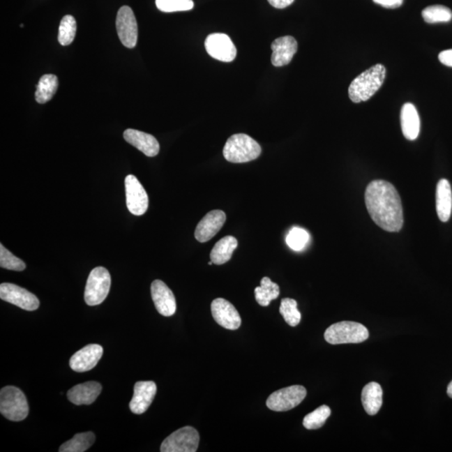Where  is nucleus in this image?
Here are the masks:
<instances>
[{
  "mask_svg": "<svg viewBox=\"0 0 452 452\" xmlns=\"http://www.w3.org/2000/svg\"><path fill=\"white\" fill-rule=\"evenodd\" d=\"M123 137L128 144L135 146L146 156L155 157L160 149L158 140L151 134L130 128L126 130Z\"/></svg>",
  "mask_w": 452,
  "mask_h": 452,
  "instance_id": "nucleus-19",
  "label": "nucleus"
},
{
  "mask_svg": "<svg viewBox=\"0 0 452 452\" xmlns=\"http://www.w3.org/2000/svg\"><path fill=\"white\" fill-rule=\"evenodd\" d=\"M280 313L288 325L296 326L300 324L301 312L297 309V303L294 299H283L280 301Z\"/></svg>",
  "mask_w": 452,
  "mask_h": 452,
  "instance_id": "nucleus-31",
  "label": "nucleus"
},
{
  "mask_svg": "<svg viewBox=\"0 0 452 452\" xmlns=\"http://www.w3.org/2000/svg\"><path fill=\"white\" fill-rule=\"evenodd\" d=\"M331 414L328 405H322L303 419V426L308 430H317L325 424Z\"/></svg>",
  "mask_w": 452,
  "mask_h": 452,
  "instance_id": "nucleus-30",
  "label": "nucleus"
},
{
  "mask_svg": "<svg viewBox=\"0 0 452 452\" xmlns=\"http://www.w3.org/2000/svg\"><path fill=\"white\" fill-rule=\"evenodd\" d=\"M366 204L375 223L389 232H398L404 224L399 193L392 183L375 180L366 188Z\"/></svg>",
  "mask_w": 452,
  "mask_h": 452,
  "instance_id": "nucleus-1",
  "label": "nucleus"
},
{
  "mask_svg": "<svg viewBox=\"0 0 452 452\" xmlns=\"http://www.w3.org/2000/svg\"><path fill=\"white\" fill-rule=\"evenodd\" d=\"M238 241L234 236H225L218 241L211 253V259L216 265H223L232 257L237 248Z\"/></svg>",
  "mask_w": 452,
  "mask_h": 452,
  "instance_id": "nucleus-24",
  "label": "nucleus"
},
{
  "mask_svg": "<svg viewBox=\"0 0 452 452\" xmlns=\"http://www.w3.org/2000/svg\"><path fill=\"white\" fill-rule=\"evenodd\" d=\"M212 264H213V263L212 262V261H211V262H208V265H209V266H211V265H212Z\"/></svg>",
  "mask_w": 452,
  "mask_h": 452,
  "instance_id": "nucleus-39",
  "label": "nucleus"
},
{
  "mask_svg": "<svg viewBox=\"0 0 452 452\" xmlns=\"http://www.w3.org/2000/svg\"><path fill=\"white\" fill-rule=\"evenodd\" d=\"M0 412L8 420L24 421L29 414L27 397L19 388L6 386L0 391Z\"/></svg>",
  "mask_w": 452,
  "mask_h": 452,
  "instance_id": "nucleus-5",
  "label": "nucleus"
},
{
  "mask_svg": "<svg viewBox=\"0 0 452 452\" xmlns=\"http://www.w3.org/2000/svg\"><path fill=\"white\" fill-rule=\"evenodd\" d=\"M439 60L443 65L452 67V49L444 50L439 53Z\"/></svg>",
  "mask_w": 452,
  "mask_h": 452,
  "instance_id": "nucleus-36",
  "label": "nucleus"
},
{
  "mask_svg": "<svg viewBox=\"0 0 452 452\" xmlns=\"http://www.w3.org/2000/svg\"><path fill=\"white\" fill-rule=\"evenodd\" d=\"M372 1L387 8H397L403 3V0H372Z\"/></svg>",
  "mask_w": 452,
  "mask_h": 452,
  "instance_id": "nucleus-35",
  "label": "nucleus"
},
{
  "mask_svg": "<svg viewBox=\"0 0 452 452\" xmlns=\"http://www.w3.org/2000/svg\"><path fill=\"white\" fill-rule=\"evenodd\" d=\"M96 437L93 432L88 431L75 435L73 439L67 441L59 448L60 452H84L93 445Z\"/></svg>",
  "mask_w": 452,
  "mask_h": 452,
  "instance_id": "nucleus-27",
  "label": "nucleus"
},
{
  "mask_svg": "<svg viewBox=\"0 0 452 452\" xmlns=\"http://www.w3.org/2000/svg\"><path fill=\"white\" fill-rule=\"evenodd\" d=\"M447 395L449 396V397H451V399H452V381H451V382L449 384V385H448V387H447Z\"/></svg>",
  "mask_w": 452,
  "mask_h": 452,
  "instance_id": "nucleus-38",
  "label": "nucleus"
},
{
  "mask_svg": "<svg viewBox=\"0 0 452 452\" xmlns=\"http://www.w3.org/2000/svg\"><path fill=\"white\" fill-rule=\"evenodd\" d=\"M111 282V275L106 268L102 266L94 268L88 276L86 285V303L89 306L102 303L107 299L110 291Z\"/></svg>",
  "mask_w": 452,
  "mask_h": 452,
  "instance_id": "nucleus-6",
  "label": "nucleus"
},
{
  "mask_svg": "<svg viewBox=\"0 0 452 452\" xmlns=\"http://www.w3.org/2000/svg\"><path fill=\"white\" fill-rule=\"evenodd\" d=\"M268 2L276 8H285L291 6L294 0H268Z\"/></svg>",
  "mask_w": 452,
  "mask_h": 452,
  "instance_id": "nucleus-37",
  "label": "nucleus"
},
{
  "mask_svg": "<svg viewBox=\"0 0 452 452\" xmlns=\"http://www.w3.org/2000/svg\"><path fill=\"white\" fill-rule=\"evenodd\" d=\"M309 239V234L304 229L294 227L289 232L286 241L291 249L300 251L307 246Z\"/></svg>",
  "mask_w": 452,
  "mask_h": 452,
  "instance_id": "nucleus-33",
  "label": "nucleus"
},
{
  "mask_svg": "<svg viewBox=\"0 0 452 452\" xmlns=\"http://www.w3.org/2000/svg\"><path fill=\"white\" fill-rule=\"evenodd\" d=\"M103 354V347L99 345H89L82 347L70 359V368L75 372H83L96 367Z\"/></svg>",
  "mask_w": 452,
  "mask_h": 452,
  "instance_id": "nucleus-16",
  "label": "nucleus"
},
{
  "mask_svg": "<svg viewBox=\"0 0 452 452\" xmlns=\"http://www.w3.org/2000/svg\"><path fill=\"white\" fill-rule=\"evenodd\" d=\"M386 75V69L382 64H377L363 71L350 84L349 96L352 102H366L380 89Z\"/></svg>",
  "mask_w": 452,
  "mask_h": 452,
  "instance_id": "nucleus-2",
  "label": "nucleus"
},
{
  "mask_svg": "<svg viewBox=\"0 0 452 452\" xmlns=\"http://www.w3.org/2000/svg\"><path fill=\"white\" fill-rule=\"evenodd\" d=\"M199 435L194 427L186 426L174 431L163 442L162 452H195L198 450Z\"/></svg>",
  "mask_w": 452,
  "mask_h": 452,
  "instance_id": "nucleus-7",
  "label": "nucleus"
},
{
  "mask_svg": "<svg viewBox=\"0 0 452 452\" xmlns=\"http://www.w3.org/2000/svg\"><path fill=\"white\" fill-rule=\"evenodd\" d=\"M423 19L426 23H446L452 19V12L449 8L442 6H433L422 11Z\"/></svg>",
  "mask_w": 452,
  "mask_h": 452,
  "instance_id": "nucleus-28",
  "label": "nucleus"
},
{
  "mask_svg": "<svg viewBox=\"0 0 452 452\" xmlns=\"http://www.w3.org/2000/svg\"><path fill=\"white\" fill-rule=\"evenodd\" d=\"M370 337L366 326L359 322L343 321L331 325L326 329L324 338L330 345L363 342Z\"/></svg>",
  "mask_w": 452,
  "mask_h": 452,
  "instance_id": "nucleus-4",
  "label": "nucleus"
},
{
  "mask_svg": "<svg viewBox=\"0 0 452 452\" xmlns=\"http://www.w3.org/2000/svg\"><path fill=\"white\" fill-rule=\"evenodd\" d=\"M452 209V191L448 180H439L437 188V211L439 220H449Z\"/></svg>",
  "mask_w": 452,
  "mask_h": 452,
  "instance_id": "nucleus-22",
  "label": "nucleus"
},
{
  "mask_svg": "<svg viewBox=\"0 0 452 452\" xmlns=\"http://www.w3.org/2000/svg\"><path fill=\"white\" fill-rule=\"evenodd\" d=\"M280 295V287L269 278H263L261 287L255 289V296L259 305L267 307L272 300L278 299Z\"/></svg>",
  "mask_w": 452,
  "mask_h": 452,
  "instance_id": "nucleus-26",
  "label": "nucleus"
},
{
  "mask_svg": "<svg viewBox=\"0 0 452 452\" xmlns=\"http://www.w3.org/2000/svg\"><path fill=\"white\" fill-rule=\"evenodd\" d=\"M306 396H307V389L301 385H292L272 393L268 397L266 405L273 412H287L299 405Z\"/></svg>",
  "mask_w": 452,
  "mask_h": 452,
  "instance_id": "nucleus-8",
  "label": "nucleus"
},
{
  "mask_svg": "<svg viewBox=\"0 0 452 452\" xmlns=\"http://www.w3.org/2000/svg\"><path fill=\"white\" fill-rule=\"evenodd\" d=\"M194 6L193 0H156L158 10L165 13L188 11Z\"/></svg>",
  "mask_w": 452,
  "mask_h": 452,
  "instance_id": "nucleus-34",
  "label": "nucleus"
},
{
  "mask_svg": "<svg viewBox=\"0 0 452 452\" xmlns=\"http://www.w3.org/2000/svg\"><path fill=\"white\" fill-rule=\"evenodd\" d=\"M77 33V21L73 16L63 17L59 27L58 40L61 45H69L73 43Z\"/></svg>",
  "mask_w": 452,
  "mask_h": 452,
  "instance_id": "nucleus-29",
  "label": "nucleus"
},
{
  "mask_svg": "<svg viewBox=\"0 0 452 452\" xmlns=\"http://www.w3.org/2000/svg\"><path fill=\"white\" fill-rule=\"evenodd\" d=\"M151 294L157 311L165 317L173 316L177 308L175 296L167 285L155 280L151 285Z\"/></svg>",
  "mask_w": 452,
  "mask_h": 452,
  "instance_id": "nucleus-15",
  "label": "nucleus"
},
{
  "mask_svg": "<svg viewBox=\"0 0 452 452\" xmlns=\"http://www.w3.org/2000/svg\"><path fill=\"white\" fill-rule=\"evenodd\" d=\"M102 389L100 384L95 381H89V382L75 385L69 389L67 397L74 405H91L98 399Z\"/></svg>",
  "mask_w": 452,
  "mask_h": 452,
  "instance_id": "nucleus-20",
  "label": "nucleus"
},
{
  "mask_svg": "<svg viewBox=\"0 0 452 452\" xmlns=\"http://www.w3.org/2000/svg\"><path fill=\"white\" fill-rule=\"evenodd\" d=\"M125 188L128 211L134 216L144 215L149 208V196L144 186L135 176L130 174L125 179Z\"/></svg>",
  "mask_w": 452,
  "mask_h": 452,
  "instance_id": "nucleus-10",
  "label": "nucleus"
},
{
  "mask_svg": "<svg viewBox=\"0 0 452 452\" xmlns=\"http://www.w3.org/2000/svg\"><path fill=\"white\" fill-rule=\"evenodd\" d=\"M117 35L126 47H135L137 42L138 29L135 15L131 8L123 6L117 12L116 20Z\"/></svg>",
  "mask_w": 452,
  "mask_h": 452,
  "instance_id": "nucleus-9",
  "label": "nucleus"
},
{
  "mask_svg": "<svg viewBox=\"0 0 452 452\" xmlns=\"http://www.w3.org/2000/svg\"><path fill=\"white\" fill-rule=\"evenodd\" d=\"M157 393V385L153 381H138L134 385L133 396L129 407L133 414H142L152 405Z\"/></svg>",
  "mask_w": 452,
  "mask_h": 452,
  "instance_id": "nucleus-14",
  "label": "nucleus"
},
{
  "mask_svg": "<svg viewBox=\"0 0 452 452\" xmlns=\"http://www.w3.org/2000/svg\"><path fill=\"white\" fill-rule=\"evenodd\" d=\"M261 153L262 148L258 142L244 133L234 134L230 137L223 150L226 160L233 163L255 160Z\"/></svg>",
  "mask_w": 452,
  "mask_h": 452,
  "instance_id": "nucleus-3",
  "label": "nucleus"
},
{
  "mask_svg": "<svg viewBox=\"0 0 452 452\" xmlns=\"http://www.w3.org/2000/svg\"><path fill=\"white\" fill-rule=\"evenodd\" d=\"M400 121L402 132L406 140H416L420 134L421 120L416 108L412 103H405L402 107Z\"/></svg>",
  "mask_w": 452,
  "mask_h": 452,
  "instance_id": "nucleus-21",
  "label": "nucleus"
},
{
  "mask_svg": "<svg viewBox=\"0 0 452 452\" xmlns=\"http://www.w3.org/2000/svg\"><path fill=\"white\" fill-rule=\"evenodd\" d=\"M58 88V78L52 74L44 75L36 86V100L38 103L44 104L52 100Z\"/></svg>",
  "mask_w": 452,
  "mask_h": 452,
  "instance_id": "nucleus-25",
  "label": "nucleus"
},
{
  "mask_svg": "<svg viewBox=\"0 0 452 452\" xmlns=\"http://www.w3.org/2000/svg\"><path fill=\"white\" fill-rule=\"evenodd\" d=\"M0 266L4 269L16 271H22L27 268L22 259L16 257L2 244H0Z\"/></svg>",
  "mask_w": 452,
  "mask_h": 452,
  "instance_id": "nucleus-32",
  "label": "nucleus"
},
{
  "mask_svg": "<svg viewBox=\"0 0 452 452\" xmlns=\"http://www.w3.org/2000/svg\"><path fill=\"white\" fill-rule=\"evenodd\" d=\"M211 312L213 319L221 326L229 330H236L241 325V318L234 305L224 299L212 301Z\"/></svg>",
  "mask_w": 452,
  "mask_h": 452,
  "instance_id": "nucleus-13",
  "label": "nucleus"
},
{
  "mask_svg": "<svg viewBox=\"0 0 452 452\" xmlns=\"http://www.w3.org/2000/svg\"><path fill=\"white\" fill-rule=\"evenodd\" d=\"M271 63L276 67L287 66L297 52V42L292 36L278 38L271 44Z\"/></svg>",
  "mask_w": 452,
  "mask_h": 452,
  "instance_id": "nucleus-18",
  "label": "nucleus"
},
{
  "mask_svg": "<svg viewBox=\"0 0 452 452\" xmlns=\"http://www.w3.org/2000/svg\"><path fill=\"white\" fill-rule=\"evenodd\" d=\"M0 299L27 311H35L40 307V301L33 293L12 283L0 285Z\"/></svg>",
  "mask_w": 452,
  "mask_h": 452,
  "instance_id": "nucleus-11",
  "label": "nucleus"
},
{
  "mask_svg": "<svg viewBox=\"0 0 452 452\" xmlns=\"http://www.w3.org/2000/svg\"><path fill=\"white\" fill-rule=\"evenodd\" d=\"M362 403L370 416H375L383 405V391L380 384L371 382L364 386L362 391Z\"/></svg>",
  "mask_w": 452,
  "mask_h": 452,
  "instance_id": "nucleus-23",
  "label": "nucleus"
},
{
  "mask_svg": "<svg viewBox=\"0 0 452 452\" xmlns=\"http://www.w3.org/2000/svg\"><path fill=\"white\" fill-rule=\"evenodd\" d=\"M225 220L226 216L224 211L217 209L209 212L197 225L195 233L196 240L201 243L211 240L223 227Z\"/></svg>",
  "mask_w": 452,
  "mask_h": 452,
  "instance_id": "nucleus-17",
  "label": "nucleus"
},
{
  "mask_svg": "<svg viewBox=\"0 0 452 452\" xmlns=\"http://www.w3.org/2000/svg\"><path fill=\"white\" fill-rule=\"evenodd\" d=\"M204 45L209 56L218 61L232 62L236 56V46L225 33H211L205 40Z\"/></svg>",
  "mask_w": 452,
  "mask_h": 452,
  "instance_id": "nucleus-12",
  "label": "nucleus"
}]
</instances>
